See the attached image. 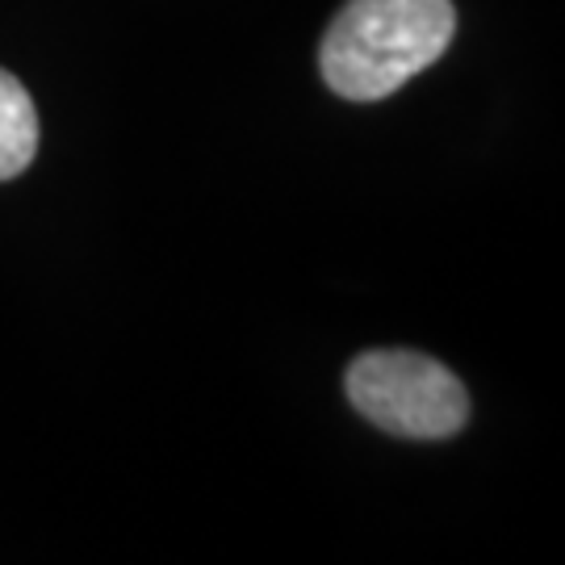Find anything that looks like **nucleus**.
I'll list each match as a JSON object with an SVG mask.
<instances>
[{"label": "nucleus", "mask_w": 565, "mask_h": 565, "mask_svg": "<svg viewBox=\"0 0 565 565\" xmlns=\"http://www.w3.org/2000/svg\"><path fill=\"white\" fill-rule=\"evenodd\" d=\"M39 156V109L25 84L0 72V181L21 177Z\"/></svg>", "instance_id": "7ed1b4c3"}, {"label": "nucleus", "mask_w": 565, "mask_h": 565, "mask_svg": "<svg viewBox=\"0 0 565 565\" xmlns=\"http://www.w3.org/2000/svg\"><path fill=\"white\" fill-rule=\"evenodd\" d=\"M343 390L369 424L403 440H448L469 419L461 377L424 352H364L348 364Z\"/></svg>", "instance_id": "f03ea898"}, {"label": "nucleus", "mask_w": 565, "mask_h": 565, "mask_svg": "<svg viewBox=\"0 0 565 565\" xmlns=\"http://www.w3.org/2000/svg\"><path fill=\"white\" fill-rule=\"evenodd\" d=\"M452 34V0H348L327 25L319 67L343 102H382L440 60Z\"/></svg>", "instance_id": "f257e3e1"}]
</instances>
